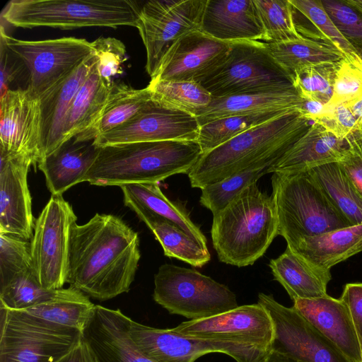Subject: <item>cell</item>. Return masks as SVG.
I'll return each instance as SVG.
<instances>
[{"instance_id":"cell-1","label":"cell","mask_w":362,"mask_h":362,"mask_svg":"<svg viewBox=\"0 0 362 362\" xmlns=\"http://www.w3.org/2000/svg\"><path fill=\"white\" fill-rule=\"evenodd\" d=\"M66 283L106 300L128 292L141 257L138 233L120 218L95 214L71 228Z\"/></svg>"},{"instance_id":"cell-2","label":"cell","mask_w":362,"mask_h":362,"mask_svg":"<svg viewBox=\"0 0 362 362\" xmlns=\"http://www.w3.org/2000/svg\"><path fill=\"white\" fill-rule=\"evenodd\" d=\"M202 155L196 141H144L99 146L84 177L96 186L158 183L176 174H188Z\"/></svg>"},{"instance_id":"cell-3","label":"cell","mask_w":362,"mask_h":362,"mask_svg":"<svg viewBox=\"0 0 362 362\" xmlns=\"http://www.w3.org/2000/svg\"><path fill=\"white\" fill-rule=\"evenodd\" d=\"M278 228L272 195L255 182L213 215L211 236L218 259L242 267L253 264L265 253L279 235Z\"/></svg>"},{"instance_id":"cell-4","label":"cell","mask_w":362,"mask_h":362,"mask_svg":"<svg viewBox=\"0 0 362 362\" xmlns=\"http://www.w3.org/2000/svg\"><path fill=\"white\" fill-rule=\"evenodd\" d=\"M312 122L293 111L247 130L202 154L187 174L191 186L202 189L245 169L279 146L293 144Z\"/></svg>"},{"instance_id":"cell-5","label":"cell","mask_w":362,"mask_h":362,"mask_svg":"<svg viewBox=\"0 0 362 362\" xmlns=\"http://www.w3.org/2000/svg\"><path fill=\"white\" fill-rule=\"evenodd\" d=\"M272 186L278 233L288 247L305 237L352 226L332 203L310 170L275 172Z\"/></svg>"},{"instance_id":"cell-6","label":"cell","mask_w":362,"mask_h":362,"mask_svg":"<svg viewBox=\"0 0 362 362\" xmlns=\"http://www.w3.org/2000/svg\"><path fill=\"white\" fill-rule=\"evenodd\" d=\"M139 7L129 0H11L1 13V22L13 27L136 26Z\"/></svg>"},{"instance_id":"cell-7","label":"cell","mask_w":362,"mask_h":362,"mask_svg":"<svg viewBox=\"0 0 362 362\" xmlns=\"http://www.w3.org/2000/svg\"><path fill=\"white\" fill-rule=\"evenodd\" d=\"M212 96L296 91L292 76L275 61L264 42L234 41L223 62L199 83Z\"/></svg>"},{"instance_id":"cell-8","label":"cell","mask_w":362,"mask_h":362,"mask_svg":"<svg viewBox=\"0 0 362 362\" xmlns=\"http://www.w3.org/2000/svg\"><path fill=\"white\" fill-rule=\"evenodd\" d=\"M154 300L170 314L190 320L210 317L238 306L235 294L196 269L162 264L154 276Z\"/></svg>"},{"instance_id":"cell-9","label":"cell","mask_w":362,"mask_h":362,"mask_svg":"<svg viewBox=\"0 0 362 362\" xmlns=\"http://www.w3.org/2000/svg\"><path fill=\"white\" fill-rule=\"evenodd\" d=\"M0 40L27 68L29 72L27 88L36 98L65 80L95 54L93 42L83 38L19 40L8 35L2 25Z\"/></svg>"},{"instance_id":"cell-10","label":"cell","mask_w":362,"mask_h":362,"mask_svg":"<svg viewBox=\"0 0 362 362\" xmlns=\"http://www.w3.org/2000/svg\"><path fill=\"white\" fill-rule=\"evenodd\" d=\"M76 220L62 195H52L35 221L32 266L40 285L47 289L62 288L66 283L71 230Z\"/></svg>"},{"instance_id":"cell-11","label":"cell","mask_w":362,"mask_h":362,"mask_svg":"<svg viewBox=\"0 0 362 362\" xmlns=\"http://www.w3.org/2000/svg\"><path fill=\"white\" fill-rule=\"evenodd\" d=\"M129 336L137 348L156 362H194L209 353H223L236 362H264L272 350L232 341L185 336L173 329L146 326L131 320Z\"/></svg>"},{"instance_id":"cell-12","label":"cell","mask_w":362,"mask_h":362,"mask_svg":"<svg viewBox=\"0 0 362 362\" xmlns=\"http://www.w3.org/2000/svg\"><path fill=\"white\" fill-rule=\"evenodd\" d=\"M0 308V362H55L82 338L78 330L52 327Z\"/></svg>"},{"instance_id":"cell-13","label":"cell","mask_w":362,"mask_h":362,"mask_svg":"<svg viewBox=\"0 0 362 362\" xmlns=\"http://www.w3.org/2000/svg\"><path fill=\"white\" fill-rule=\"evenodd\" d=\"M207 0H151L139 7L136 28L146 52L151 77L169 48L187 33L200 30Z\"/></svg>"},{"instance_id":"cell-14","label":"cell","mask_w":362,"mask_h":362,"mask_svg":"<svg viewBox=\"0 0 362 362\" xmlns=\"http://www.w3.org/2000/svg\"><path fill=\"white\" fill-rule=\"evenodd\" d=\"M257 303L269 313L274 334L272 350L301 362H351L293 307L259 293Z\"/></svg>"},{"instance_id":"cell-15","label":"cell","mask_w":362,"mask_h":362,"mask_svg":"<svg viewBox=\"0 0 362 362\" xmlns=\"http://www.w3.org/2000/svg\"><path fill=\"white\" fill-rule=\"evenodd\" d=\"M185 336L250 344L272 350L274 329L267 310L260 304L238 306L201 320L182 322L172 328Z\"/></svg>"},{"instance_id":"cell-16","label":"cell","mask_w":362,"mask_h":362,"mask_svg":"<svg viewBox=\"0 0 362 362\" xmlns=\"http://www.w3.org/2000/svg\"><path fill=\"white\" fill-rule=\"evenodd\" d=\"M199 127L195 116L158 106L151 100L129 120L98 136L93 143L104 146L170 140L197 141Z\"/></svg>"},{"instance_id":"cell-17","label":"cell","mask_w":362,"mask_h":362,"mask_svg":"<svg viewBox=\"0 0 362 362\" xmlns=\"http://www.w3.org/2000/svg\"><path fill=\"white\" fill-rule=\"evenodd\" d=\"M233 42L217 40L201 30L192 31L169 48L151 80L199 83L223 62Z\"/></svg>"},{"instance_id":"cell-18","label":"cell","mask_w":362,"mask_h":362,"mask_svg":"<svg viewBox=\"0 0 362 362\" xmlns=\"http://www.w3.org/2000/svg\"><path fill=\"white\" fill-rule=\"evenodd\" d=\"M33 158L0 148V232L30 240L34 219L28 184Z\"/></svg>"},{"instance_id":"cell-19","label":"cell","mask_w":362,"mask_h":362,"mask_svg":"<svg viewBox=\"0 0 362 362\" xmlns=\"http://www.w3.org/2000/svg\"><path fill=\"white\" fill-rule=\"evenodd\" d=\"M0 148L24 153L41 160V110L38 98L30 90L9 89L0 97Z\"/></svg>"},{"instance_id":"cell-20","label":"cell","mask_w":362,"mask_h":362,"mask_svg":"<svg viewBox=\"0 0 362 362\" xmlns=\"http://www.w3.org/2000/svg\"><path fill=\"white\" fill-rule=\"evenodd\" d=\"M131 320L119 309L95 305L82 335L98 362H156L145 356L130 337Z\"/></svg>"},{"instance_id":"cell-21","label":"cell","mask_w":362,"mask_h":362,"mask_svg":"<svg viewBox=\"0 0 362 362\" xmlns=\"http://www.w3.org/2000/svg\"><path fill=\"white\" fill-rule=\"evenodd\" d=\"M98 62V57L94 54L68 78L38 98L41 110V160L64 144L66 122L73 100Z\"/></svg>"},{"instance_id":"cell-22","label":"cell","mask_w":362,"mask_h":362,"mask_svg":"<svg viewBox=\"0 0 362 362\" xmlns=\"http://www.w3.org/2000/svg\"><path fill=\"white\" fill-rule=\"evenodd\" d=\"M293 307L351 362H361L362 350L349 311L340 298L329 295L297 299Z\"/></svg>"},{"instance_id":"cell-23","label":"cell","mask_w":362,"mask_h":362,"mask_svg":"<svg viewBox=\"0 0 362 362\" xmlns=\"http://www.w3.org/2000/svg\"><path fill=\"white\" fill-rule=\"evenodd\" d=\"M200 30L222 41L262 39L253 0H207Z\"/></svg>"},{"instance_id":"cell-24","label":"cell","mask_w":362,"mask_h":362,"mask_svg":"<svg viewBox=\"0 0 362 362\" xmlns=\"http://www.w3.org/2000/svg\"><path fill=\"white\" fill-rule=\"evenodd\" d=\"M98 150L93 141H79L73 138L40 160L37 166L45 175L51 194L62 195L83 182Z\"/></svg>"},{"instance_id":"cell-25","label":"cell","mask_w":362,"mask_h":362,"mask_svg":"<svg viewBox=\"0 0 362 362\" xmlns=\"http://www.w3.org/2000/svg\"><path fill=\"white\" fill-rule=\"evenodd\" d=\"M345 140L337 138L317 122L271 167L270 173L308 170L341 160Z\"/></svg>"},{"instance_id":"cell-26","label":"cell","mask_w":362,"mask_h":362,"mask_svg":"<svg viewBox=\"0 0 362 362\" xmlns=\"http://www.w3.org/2000/svg\"><path fill=\"white\" fill-rule=\"evenodd\" d=\"M269 266L273 276L286 291L291 299H313L327 296L331 280L330 269L322 268L286 247Z\"/></svg>"},{"instance_id":"cell-27","label":"cell","mask_w":362,"mask_h":362,"mask_svg":"<svg viewBox=\"0 0 362 362\" xmlns=\"http://www.w3.org/2000/svg\"><path fill=\"white\" fill-rule=\"evenodd\" d=\"M303 99L296 91L254 92L213 98L197 113L199 126L220 118L274 111H298Z\"/></svg>"},{"instance_id":"cell-28","label":"cell","mask_w":362,"mask_h":362,"mask_svg":"<svg viewBox=\"0 0 362 362\" xmlns=\"http://www.w3.org/2000/svg\"><path fill=\"white\" fill-rule=\"evenodd\" d=\"M288 247L315 265L330 269L362 251V224L305 237Z\"/></svg>"},{"instance_id":"cell-29","label":"cell","mask_w":362,"mask_h":362,"mask_svg":"<svg viewBox=\"0 0 362 362\" xmlns=\"http://www.w3.org/2000/svg\"><path fill=\"white\" fill-rule=\"evenodd\" d=\"M126 206L141 209L177 226L200 246L208 249L207 241L199 226L181 206L168 199L158 183L130 184L120 187Z\"/></svg>"},{"instance_id":"cell-30","label":"cell","mask_w":362,"mask_h":362,"mask_svg":"<svg viewBox=\"0 0 362 362\" xmlns=\"http://www.w3.org/2000/svg\"><path fill=\"white\" fill-rule=\"evenodd\" d=\"M112 83L100 76L96 65L73 100L66 118L64 143L88 131L97 122L106 104Z\"/></svg>"},{"instance_id":"cell-31","label":"cell","mask_w":362,"mask_h":362,"mask_svg":"<svg viewBox=\"0 0 362 362\" xmlns=\"http://www.w3.org/2000/svg\"><path fill=\"white\" fill-rule=\"evenodd\" d=\"M293 144L279 146L245 169L204 187L202 189L200 204L208 209L213 215L218 213L243 189L257 182L264 175L270 173L272 165L276 163Z\"/></svg>"},{"instance_id":"cell-32","label":"cell","mask_w":362,"mask_h":362,"mask_svg":"<svg viewBox=\"0 0 362 362\" xmlns=\"http://www.w3.org/2000/svg\"><path fill=\"white\" fill-rule=\"evenodd\" d=\"M151 101V93L146 86L136 89L124 83H112L100 118L88 131L74 137L76 141H94L98 136L125 123Z\"/></svg>"},{"instance_id":"cell-33","label":"cell","mask_w":362,"mask_h":362,"mask_svg":"<svg viewBox=\"0 0 362 362\" xmlns=\"http://www.w3.org/2000/svg\"><path fill=\"white\" fill-rule=\"evenodd\" d=\"M152 231L163 247L164 255L182 260L194 267L207 264L211 255L182 230L168 221L141 209H131Z\"/></svg>"},{"instance_id":"cell-34","label":"cell","mask_w":362,"mask_h":362,"mask_svg":"<svg viewBox=\"0 0 362 362\" xmlns=\"http://www.w3.org/2000/svg\"><path fill=\"white\" fill-rule=\"evenodd\" d=\"M289 1L293 6L294 23L299 35L329 45L344 54L357 53L337 28L321 1Z\"/></svg>"},{"instance_id":"cell-35","label":"cell","mask_w":362,"mask_h":362,"mask_svg":"<svg viewBox=\"0 0 362 362\" xmlns=\"http://www.w3.org/2000/svg\"><path fill=\"white\" fill-rule=\"evenodd\" d=\"M95 308V305L81 293L74 297L16 311L43 325L61 329H76L83 334L94 314Z\"/></svg>"},{"instance_id":"cell-36","label":"cell","mask_w":362,"mask_h":362,"mask_svg":"<svg viewBox=\"0 0 362 362\" xmlns=\"http://www.w3.org/2000/svg\"><path fill=\"white\" fill-rule=\"evenodd\" d=\"M265 44L275 61L291 76L304 67L338 62L345 55L335 48L304 37Z\"/></svg>"},{"instance_id":"cell-37","label":"cell","mask_w":362,"mask_h":362,"mask_svg":"<svg viewBox=\"0 0 362 362\" xmlns=\"http://www.w3.org/2000/svg\"><path fill=\"white\" fill-rule=\"evenodd\" d=\"M81 293L71 286L59 289L42 287L32 267L0 286V306L10 310H23L47 302L74 297Z\"/></svg>"},{"instance_id":"cell-38","label":"cell","mask_w":362,"mask_h":362,"mask_svg":"<svg viewBox=\"0 0 362 362\" xmlns=\"http://www.w3.org/2000/svg\"><path fill=\"white\" fill-rule=\"evenodd\" d=\"M334 206L352 226L362 224V195L339 163L310 170Z\"/></svg>"},{"instance_id":"cell-39","label":"cell","mask_w":362,"mask_h":362,"mask_svg":"<svg viewBox=\"0 0 362 362\" xmlns=\"http://www.w3.org/2000/svg\"><path fill=\"white\" fill-rule=\"evenodd\" d=\"M147 87L151 93V100L156 105L195 117L209 105L213 98L195 81L151 80Z\"/></svg>"},{"instance_id":"cell-40","label":"cell","mask_w":362,"mask_h":362,"mask_svg":"<svg viewBox=\"0 0 362 362\" xmlns=\"http://www.w3.org/2000/svg\"><path fill=\"white\" fill-rule=\"evenodd\" d=\"M290 112L293 111L267 112L215 119L200 126L197 141L204 154L251 128Z\"/></svg>"},{"instance_id":"cell-41","label":"cell","mask_w":362,"mask_h":362,"mask_svg":"<svg viewBox=\"0 0 362 362\" xmlns=\"http://www.w3.org/2000/svg\"><path fill=\"white\" fill-rule=\"evenodd\" d=\"M265 42H281L302 37L293 19L289 0H253Z\"/></svg>"},{"instance_id":"cell-42","label":"cell","mask_w":362,"mask_h":362,"mask_svg":"<svg viewBox=\"0 0 362 362\" xmlns=\"http://www.w3.org/2000/svg\"><path fill=\"white\" fill-rule=\"evenodd\" d=\"M362 98V57L356 52L346 54L339 62L333 95L325 105V114H331L340 104H349Z\"/></svg>"},{"instance_id":"cell-43","label":"cell","mask_w":362,"mask_h":362,"mask_svg":"<svg viewBox=\"0 0 362 362\" xmlns=\"http://www.w3.org/2000/svg\"><path fill=\"white\" fill-rule=\"evenodd\" d=\"M338 62L320 64L304 67L293 74L294 88L306 100H317L326 105L333 95Z\"/></svg>"},{"instance_id":"cell-44","label":"cell","mask_w":362,"mask_h":362,"mask_svg":"<svg viewBox=\"0 0 362 362\" xmlns=\"http://www.w3.org/2000/svg\"><path fill=\"white\" fill-rule=\"evenodd\" d=\"M32 267L30 242L0 232V286Z\"/></svg>"},{"instance_id":"cell-45","label":"cell","mask_w":362,"mask_h":362,"mask_svg":"<svg viewBox=\"0 0 362 362\" xmlns=\"http://www.w3.org/2000/svg\"><path fill=\"white\" fill-rule=\"evenodd\" d=\"M322 4L334 24L362 56V13L346 0H322Z\"/></svg>"},{"instance_id":"cell-46","label":"cell","mask_w":362,"mask_h":362,"mask_svg":"<svg viewBox=\"0 0 362 362\" xmlns=\"http://www.w3.org/2000/svg\"><path fill=\"white\" fill-rule=\"evenodd\" d=\"M98 57L97 70L103 78H111L122 72V64L126 60L124 45L113 37H101L93 41Z\"/></svg>"},{"instance_id":"cell-47","label":"cell","mask_w":362,"mask_h":362,"mask_svg":"<svg viewBox=\"0 0 362 362\" xmlns=\"http://www.w3.org/2000/svg\"><path fill=\"white\" fill-rule=\"evenodd\" d=\"M346 148L341 167L362 195V127L345 138Z\"/></svg>"},{"instance_id":"cell-48","label":"cell","mask_w":362,"mask_h":362,"mask_svg":"<svg viewBox=\"0 0 362 362\" xmlns=\"http://www.w3.org/2000/svg\"><path fill=\"white\" fill-rule=\"evenodd\" d=\"M314 122L320 124L327 132L341 140H344L358 128L356 119L345 104L337 105L332 114H325Z\"/></svg>"},{"instance_id":"cell-49","label":"cell","mask_w":362,"mask_h":362,"mask_svg":"<svg viewBox=\"0 0 362 362\" xmlns=\"http://www.w3.org/2000/svg\"><path fill=\"white\" fill-rule=\"evenodd\" d=\"M339 298L348 308L362 350V284H346Z\"/></svg>"},{"instance_id":"cell-50","label":"cell","mask_w":362,"mask_h":362,"mask_svg":"<svg viewBox=\"0 0 362 362\" xmlns=\"http://www.w3.org/2000/svg\"><path fill=\"white\" fill-rule=\"evenodd\" d=\"M0 57V97H1L9 90L10 83L16 78L23 64L18 62H20V59L12 53L1 40Z\"/></svg>"},{"instance_id":"cell-51","label":"cell","mask_w":362,"mask_h":362,"mask_svg":"<svg viewBox=\"0 0 362 362\" xmlns=\"http://www.w3.org/2000/svg\"><path fill=\"white\" fill-rule=\"evenodd\" d=\"M55 362H98L83 335L81 340Z\"/></svg>"},{"instance_id":"cell-52","label":"cell","mask_w":362,"mask_h":362,"mask_svg":"<svg viewBox=\"0 0 362 362\" xmlns=\"http://www.w3.org/2000/svg\"><path fill=\"white\" fill-rule=\"evenodd\" d=\"M298 112L305 118L314 122L325 114V105L317 100H303Z\"/></svg>"},{"instance_id":"cell-53","label":"cell","mask_w":362,"mask_h":362,"mask_svg":"<svg viewBox=\"0 0 362 362\" xmlns=\"http://www.w3.org/2000/svg\"><path fill=\"white\" fill-rule=\"evenodd\" d=\"M346 105L357 120L358 128L362 127V98Z\"/></svg>"},{"instance_id":"cell-54","label":"cell","mask_w":362,"mask_h":362,"mask_svg":"<svg viewBox=\"0 0 362 362\" xmlns=\"http://www.w3.org/2000/svg\"><path fill=\"white\" fill-rule=\"evenodd\" d=\"M264 362H301L286 355L272 350Z\"/></svg>"},{"instance_id":"cell-55","label":"cell","mask_w":362,"mask_h":362,"mask_svg":"<svg viewBox=\"0 0 362 362\" xmlns=\"http://www.w3.org/2000/svg\"><path fill=\"white\" fill-rule=\"evenodd\" d=\"M361 362H362V361H361Z\"/></svg>"},{"instance_id":"cell-56","label":"cell","mask_w":362,"mask_h":362,"mask_svg":"<svg viewBox=\"0 0 362 362\" xmlns=\"http://www.w3.org/2000/svg\"></svg>"}]
</instances>
